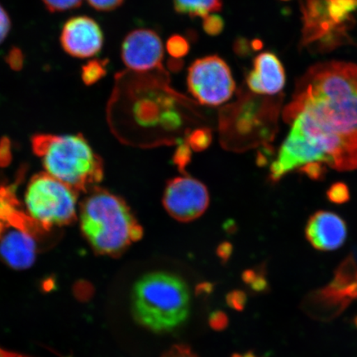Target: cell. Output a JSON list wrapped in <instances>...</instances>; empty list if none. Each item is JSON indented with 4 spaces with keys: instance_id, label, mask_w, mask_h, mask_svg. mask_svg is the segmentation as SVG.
<instances>
[{
    "instance_id": "32",
    "label": "cell",
    "mask_w": 357,
    "mask_h": 357,
    "mask_svg": "<svg viewBox=\"0 0 357 357\" xmlns=\"http://www.w3.org/2000/svg\"><path fill=\"white\" fill-rule=\"evenodd\" d=\"M213 291V284L209 283H203L199 284L197 287H196V293L197 294H211Z\"/></svg>"
},
{
    "instance_id": "16",
    "label": "cell",
    "mask_w": 357,
    "mask_h": 357,
    "mask_svg": "<svg viewBox=\"0 0 357 357\" xmlns=\"http://www.w3.org/2000/svg\"><path fill=\"white\" fill-rule=\"evenodd\" d=\"M108 60L93 59L89 61L82 69V79L86 86H92L97 83L107 74Z\"/></svg>"
},
{
    "instance_id": "13",
    "label": "cell",
    "mask_w": 357,
    "mask_h": 357,
    "mask_svg": "<svg viewBox=\"0 0 357 357\" xmlns=\"http://www.w3.org/2000/svg\"><path fill=\"white\" fill-rule=\"evenodd\" d=\"M285 74L282 64L273 53L258 55L253 62V70L247 75V84L258 95L273 96L284 86Z\"/></svg>"
},
{
    "instance_id": "25",
    "label": "cell",
    "mask_w": 357,
    "mask_h": 357,
    "mask_svg": "<svg viewBox=\"0 0 357 357\" xmlns=\"http://www.w3.org/2000/svg\"><path fill=\"white\" fill-rule=\"evenodd\" d=\"M247 297L243 291L235 290L231 291L227 296V303L234 310L241 311L244 309Z\"/></svg>"
},
{
    "instance_id": "5",
    "label": "cell",
    "mask_w": 357,
    "mask_h": 357,
    "mask_svg": "<svg viewBox=\"0 0 357 357\" xmlns=\"http://www.w3.org/2000/svg\"><path fill=\"white\" fill-rule=\"evenodd\" d=\"M77 191L47 173H39L26 186L25 211L43 229L52 231L77 220Z\"/></svg>"
},
{
    "instance_id": "18",
    "label": "cell",
    "mask_w": 357,
    "mask_h": 357,
    "mask_svg": "<svg viewBox=\"0 0 357 357\" xmlns=\"http://www.w3.org/2000/svg\"><path fill=\"white\" fill-rule=\"evenodd\" d=\"M327 197L332 203L342 204L350 199V190L342 182L334 183L327 191Z\"/></svg>"
},
{
    "instance_id": "31",
    "label": "cell",
    "mask_w": 357,
    "mask_h": 357,
    "mask_svg": "<svg viewBox=\"0 0 357 357\" xmlns=\"http://www.w3.org/2000/svg\"><path fill=\"white\" fill-rule=\"evenodd\" d=\"M231 252V248L229 244H223L218 248V256H220L223 261H226L229 258Z\"/></svg>"
},
{
    "instance_id": "28",
    "label": "cell",
    "mask_w": 357,
    "mask_h": 357,
    "mask_svg": "<svg viewBox=\"0 0 357 357\" xmlns=\"http://www.w3.org/2000/svg\"><path fill=\"white\" fill-rule=\"evenodd\" d=\"M190 142L195 149H204L211 142V134L205 130L195 132L190 137Z\"/></svg>"
},
{
    "instance_id": "29",
    "label": "cell",
    "mask_w": 357,
    "mask_h": 357,
    "mask_svg": "<svg viewBox=\"0 0 357 357\" xmlns=\"http://www.w3.org/2000/svg\"><path fill=\"white\" fill-rule=\"evenodd\" d=\"M162 357H197L190 348L186 346L178 345L172 348Z\"/></svg>"
},
{
    "instance_id": "20",
    "label": "cell",
    "mask_w": 357,
    "mask_h": 357,
    "mask_svg": "<svg viewBox=\"0 0 357 357\" xmlns=\"http://www.w3.org/2000/svg\"><path fill=\"white\" fill-rule=\"evenodd\" d=\"M225 22L222 17L216 13H211L203 19V29L209 36H218L225 29Z\"/></svg>"
},
{
    "instance_id": "9",
    "label": "cell",
    "mask_w": 357,
    "mask_h": 357,
    "mask_svg": "<svg viewBox=\"0 0 357 357\" xmlns=\"http://www.w3.org/2000/svg\"><path fill=\"white\" fill-rule=\"evenodd\" d=\"M164 48L162 39L155 31L139 29L132 31L124 38L121 57L128 68L145 73L162 66Z\"/></svg>"
},
{
    "instance_id": "8",
    "label": "cell",
    "mask_w": 357,
    "mask_h": 357,
    "mask_svg": "<svg viewBox=\"0 0 357 357\" xmlns=\"http://www.w3.org/2000/svg\"><path fill=\"white\" fill-rule=\"evenodd\" d=\"M167 212L180 222H190L206 211L208 191L202 182L193 177L180 176L167 183L163 195Z\"/></svg>"
},
{
    "instance_id": "17",
    "label": "cell",
    "mask_w": 357,
    "mask_h": 357,
    "mask_svg": "<svg viewBox=\"0 0 357 357\" xmlns=\"http://www.w3.org/2000/svg\"><path fill=\"white\" fill-rule=\"evenodd\" d=\"M190 46L187 39L181 35H173L167 40V51L171 56L180 59L190 52Z\"/></svg>"
},
{
    "instance_id": "7",
    "label": "cell",
    "mask_w": 357,
    "mask_h": 357,
    "mask_svg": "<svg viewBox=\"0 0 357 357\" xmlns=\"http://www.w3.org/2000/svg\"><path fill=\"white\" fill-rule=\"evenodd\" d=\"M187 86L201 105L218 106L233 96L236 84L229 65L213 55L199 58L192 63L187 75Z\"/></svg>"
},
{
    "instance_id": "24",
    "label": "cell",
    "mask_w": 357,
    "mask_h": 357,
    "mask_svg": "<svg viewBox=\"0 0 357 357\" xmlns=\"http://www.w3.org/2000/svg\"><path fill=\"white\" fill-rule=\"evenodd\" d=\"M89 6L98 11L109 12L122 6L124 0H87Z\"/></svg>"
},
{
    "instance_id": "6",
    "label": "cell",
    "mask_w": 357,
    "mask_h": 357,
    "mask_svg": "<svg viewBox=\"0 0 357 357\" xmlns=\"http://www.w3.org/2000/svg\"><path fill=\"white\" fill-rule=\"evenodd\" d=\"M290 124L289 135L271 166L272 181L278 182L289 173L311 163L321 162L328 166L327 153L314 126L306 122Z\"/></svg>"
},
{
    "instance_id": "26",
    "label": "cell",
    "mask_w": 357,
    "mask_h": 357,
    "mask_svg": "<svg viewBox=\"0 0 357 357\" xmlns=\"http://www.w3.org/2000/svg\"><path fill=\"white\" fill-rule=\"evenodd\" d=\"M11 20L6 8L0 4V44L6 39L11 30Z\"/></svg>"
},
{
    "instance_id": "19",
    "label": "cell",
    "mask_w": 357,
    "mask_h": 357,
    "mask_svg": "<svg viewBox=\"0 0 357 357\" xmlns=\"http://www.w3.org/2000/svg\"><path fill=\"white\" fill-rule=\"evenodd\" d=\"M42 2L49 12L61 13L79 8L83 0H42Z\"/></svg>"
},
{
    "instance_id": "22",
    "label": "cell",
    "mask_w": 357,
    "mask_h": 357,
    "mask_svg": "<svg viewBox=\"0 0 357 357\" xmlns=\"http://www.w3.org/2000/svg\"><path fill=\"white\" fill-rule=\"evenodd\" d=\"M24 55L19 47H12L7 53L6 60L8 66L15 71H20L24 66Z\"/></svg>"
},
{
    "instance_id": "33",
    "label": "cell",
    "mask_w": 357,
    "mask_h": 357,
    "mask_svg": "<svg viewBox=\"0 0 357 357\" xmlns=\"http://www.w3.org/2000/svg\"><path fill=\"white\" fill-rule=\"evenodd\" d=\"M168 66L169 68L173 71L181 70L183 67V61L180 59H176V58H174V59H171L168 61Z\"/></svg>"
},
{
    "instance_id": "11",
    "label": "cell",
    "mask_w": 357,
    "mask_h": 357,
    "mask_svg": "<svg viewBox=\"0 0 357 357\" xmlns=\"http://www.w3.org/2000/svg\"><path fill=\"white\" fill-rule=\"evenodd\" d=\"M305 236L312 247L319 251H334L346 242L347 223L336 213L318 211L307 220Z\"/></svg>"
},
{
    "instance_id": "10",
    "label": "cell",
    "mask_w": 357,
    "mask_h": 357,
    "mask_svg": "<svg viewBox=\"0 0 357 357\" xmlns=\"http://www.w3.org/2000/svg\"><path fill=\"white\" fill-rule=\"evenodd\" d=\"M104 40L99 24L83 15L67 20L60 36L61 47L67 54L82 59L96 56L104 46Z\"/></svg>"
},
{
    "instance_id": "37",
    "label": "cell",
    "mask_w": 357,
    "mask_h": 357,
    "mask_svg": "<svg viewBox=\"0 0 357 357\" xmlns=\"http://www.w3.org/2000/svg\"><path fill=\"white\" fill-rule=\"evenodd\" d=\"M355 323H356V325L357 326V317L356 318Z\"/></svg>"
},
{
    "instance_id": "12",
    "label": "cell",
    "mask_w": 357,
    "mask_h": 357,
    "mask_svg": "<svg viewBox=\"0 0 357 357\" xmlns=\"http://www.w3.org/2000/svg\"><path fill=\"white\" fill-rule=\"evenodd\" d=\"M319 301L324 302V309L329 307L333 314L344 309L357 298V266L354 258L348 257L337 268L329 287L317 294Z\"/></svg>"
},
{
    "instance_id": "4",
    "label": "cell",
    "mask_w": 357,
    "mask_h": 357,
    "mask_svg": "<svg viewBox=\"0 0 357 357\" xmlns=\"http://www.w3.org/2000/svg\"><path fill=\"white\" fill-rule=\"evenodd\" d=\"M190 312V293L184 280L155 272L137 281L132 292V314L151 331H172L185 322Z\"/></svg>"
},
{
    "instance_id": "2",
    "label": "cell",
    "mask_w": 357,
    "mask_h": 357,
    "mask_svg": "<svg viewBox=\"0 0 357 357\" xmlns=\"http://www.w3.org/2000/svg\"><path fill=\"white\" fill-rule=\"evenodd\" d=\"M79 222L84 238L100 255L119 257L144 234L126 202L98 187L80 205Z\"/></svg>"
},
{
    "instance_id": "36",
    "label": "cell",
    "mask_w": 357,
    "mask_h": 357,
    "mask_svg": "<svg viewBox=\"0 0 357 357\" xmlns=\"http://www.w3.org/2000/svg\"><path fill=\"white\" fill-rule=\"evenodd\" d=\"M233 357H243V356H241V355H238V354H235L233 356Z\"/></svg>"
},
{
    "instance_id": "27",
    "label": "cell",
    "mask_w": 357,
    "mask_h": 357,
    "mask_svg": "<svg viewBox=\"0 0 357 357\" xmlns=\"http://www.w3.org/2000/svg\"><path fill=\"white\" fill-rule=\"evenodd\" d=\"M209 324L215 331H222L229 324V319L225 312L222 311H215L209 316Z\"/></svg>"
},
{
    "instance_id": "1",
    "label": "cell",
    "mask_w": 357,
    "mask_h": 357,
    "mask_svg": "<svg viewBox=\"0 0 357 357\" xmlns=\"http://www.w3.org/2000/svg\"><path fill=\"white\" fill-rule=\"evenodd\" d=\"M300 114L324 130L357 132V66L332 61L312 66L298 80L284 120L290 123Z\"/></svg>"
},
{
    "instance_id": "34",
    "label": "cell",
    "mask_w": 357,
    "mask_h": 357,
    "mask_svg": "<svg viewBox=\"0 0 357 357\" xmlns=\"http://www.w3.org/2000/svg\"><path fill=\"white\" fill-rule=\"evenodd\" d=\"M0 357H29L21 354H15V352H11L0 348Z\"/></svg>"
},
{
    "instance_id": "30",
    "label": "cell",
    "mask_w": 357,
    "mask_h": 357,
    "mask_svg": "<svg viewBox=\"0 0 357 357\" xmlns=\"http://www.w3.org/2000/svg\"><path fill=\"white\" fill-rule=\"evenodd\" d=\"M249 47H252V43L249 44L247 40L239 38L234 43V51L239 56H245L249 52Z\"/></svg>"
},
{
    "instance_id": "21",
    "label": "cell",
    "mask_w": 357,
    "mask_h": 357,
    "mask_svg": "<svg viewBox=\"0 0 357 357\" xmlns=\"http://www.w3.org/2000/svg\"><path fill=\"white\" fill-rule=\"evenodd\" d=\"M243 278L245 283L251 285L252 289L255 291H264L267 287L264 276L259 275L254 271H245Z\"/></svg>"
},
{
    "instance_id": "23",
    "label": "cell",
    "mask_w": 357,
    "mask_h": 357,
    "mask_svg": "<svg viewBox=\"0 0 357 357\" xmlns=\"http://www.w3.org/2000/svg\"><path fill=\"white\" fill-rule=\"evenodd\" d=\"M326 165L321 162H315L307 165V166L298 169V172H303L307 176L312 180H319L324 177V174L327 172Z\"/></svg>"
},
{
    "instance_id": "35",
    "label": "cell",
    "mask_w": 357,
    "mask_h": 357,
    "mask_svg": "<svg viewBox=\"0 0 357 357\" xmlns=\"http://www.w3.org/2000/svg\"><path fill=\"white\" fill-rule=\"evenodd\" d=\"M243 357H257V356H256L255 355L252 354V352H249V354H247L243 356Z\"/></svg>"
},
{
    "instance_id": "14",
    "label": "cell",
    "mask_w": 357,
    "mask_h": 357,
    "mask_svg": "<svg viewBox=\"0 0 357 357\" xmlns=\"http://www.w3.org/2000/svg\"><path fill=\"white\" fill-rule=\"evenodd\" d=\"M174 8L180 15L190 17H205L211 13L220 12L222 0H173Z\"/></svg>"
},
{
    "instance_id": "3",
    "label": "cell",
    "mask_w": 357,
    "mask_h": 357,
    "mask_svg": "<svg viewBox=\"0 0 357 357\" xmlns=\"http://www.w3.org/2000/svg\"><path fill=\"white\" fill-rule=\"evenodd\" d=\"M32 146L46 173L75 191L91 190L104 176L100 156L80 134H37Z\"/></svg>"
},
{
    "instance_id": "15",
    "label": "cell",
    "mask_w": 357,
    "mask_h": 357,
    "mask_svg": "<svg viewBox=\"0 0 357 357\" xmlns=\"http://www.w3.org/2000/svg\"><path fill=\"white\" fill-rule=\"evenodd\" d=\"M356 10L357 0H327L328 17L334 26L347 20Z\"/></svg>"
}]
</instances>
